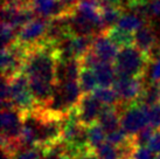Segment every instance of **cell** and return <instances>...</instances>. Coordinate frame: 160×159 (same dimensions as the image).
<instances>
[{
    "label": "cell",
    "instance_id": "5b68a950",
    "mask_svg": "<svg viewBox=\"0 0 160 159\" xmlns=\"http://www.w3.org/2000/svg\"><path fill=\"white\" fill-rule=\"evenodd\" d=\"M145 87H146L145 79H131V77L117 76L112 88L117 93L119 104L128 106L137 103L140 100Z\"/></svg>",
    "mask_w": 160,
    "mask_h": 159
},
{
    "label": "cell",
    "instance_id": "3957f363",
    "mask_svg": "<svg viewBox=\"0 0 160 159\" xmlns=\"http://www.w3.org/2000/svg\"><path fill=\"white\" fill-rule=\"evenodd\" d=\"M9 85H11V102L13 103L14 109L18 110L25 119L38 108L35 98L32 95L29 89L28 79L22 71L20 75L9 81Z\"/></svg>",
    "mask_w": 160,
    "mask_h": 159
},
{
    "label": "cell",
    "instance_id": "836d02e7",
    "mask_svg": "<svg viewBox=\"0 0 160 159\" xmlns=\"http://www.w3.org/2000/svg\"><path fill=\"white\" fill-rule=\"evenodd\" d=\"M158 88H159V94H160V83H158Z\"/></svg>",
    "mask_w": 160,
    "mask_h": 159
},
{
    "label": "cell",
    "instance_id": "2e32d148",
    "mask_svg": "<svg viewBox=\"0 0 160 159\" xmlns=\"http://www.w3.org/2000/svg\"><path fill=\"white\" fill-rule=\"evenodd\" d=\"M137 103H140L145 106H153L160 103V94L158 83H152V82L146 83V87L144 89L142 97Z\"/></svg>",
    "mask_w": 160,
    "mask_h": 159
},
{
    "label": "cell",
    "instance_id": "f546056e",
    "mask_svg": "<svg viewBox=\"0 0 160 159\" xmlns=\"http://www.w3.org/2000/svg\"><path fill=\"white\" fill-rule=\"evenodd\" d=\"M62 3L66 5V6H67L68 8L75 9L76 8V5L80 3V0H62Z\"/></svg>",
    "mask_w": 160,
    "mask_h": 159
},
{
    "label": "cell",
    "instance_id": "8992f818",
    "mask_svg": "<svg viewBox=\"0 0 160 159\" xmlns=\"http://www.w3.org/2000/svg\"><path fill=\"white\" fill-rule=\"evenodd\" d=\"M49 21L50 20H46L39 17L34 18L26 26L19 29L17 33V41L25 44L28 49L41 42H45L46 34L49 27Z\"/></svg>",
    "mask_w": 160,
    "mask_h": 159
},
{
    "label": "cell",
    "instance_id": "484cf974",
    "mask_svg": "<svg viewBox=\"0 0 160 159\" xmlns=\"http://www.w3.org/2000/svg\"><path fill=\"white\" fill-rule=\"evenodd\" d=\"M154 153L147 146H139L134 152L132 159H153Z\"/></svg>",
    "mask_w": 160,
    "mask_h": 159
},
{
    "label": "cell",
    "instance_id": "ffe728a7",
    "mask_svg": "<svg viewBox=\"0 0 160 159\" xmlns=\"http://www.w3.org/2000/svg\"><path fill=\"white\" fill-rule=\"evenodd\" d=\"M95 152L98 159H119L117 147L108 141H104L103 144H101L95 150Z\"/></svg>",
    "mask_w": 160,
    "mask_h": 159
},
{
    "label": "cell",
    "instance_id": "7c38bea8",
    "mask_svg": "<svg viewBox=\"0 0 160 159\" xmlns=\"http://www.w3.org/2000/svg\"><path fill=\"white\" fill-rule=\"evenodd\" d=\"M120 118H122V106L119 103L117 105H103L97 123L102 126L105 133L109 135L122 128Z\"/></svg>",
    "mask_w": 160,
    "mask_h": 159
},
{
    "label": "cell",
    "instance_id": "83f0119b",
    "mask_svg": "<svg viewBox=\"0 0 160 159\" xmlns=\"http://www.w3.org/2000/svg\"><path fill=\"white\" fill-rule=\"evenodd\" d=\"M147 147L153 153H157V155L160 153V130H156L154 135L152 136L151 141H148V144H147Z\"/></svg>",
    "mask_w": 160,
    "mask_h": 159
},
{
    "label": "cell",
    "instance_id": "d6986e66",
    "mask_svg": "<svg viewBox=\"0 0 160 159\" xmlns=\"http://www.w3.org/2000/svg\"><path fill=\"white\" fill-rule=\"evenodd\" d=\"M144 23H145V22L142 21V19L138 18L136 14L131 13V12H126V13L120 18V20L118 21V23H117V26L125 29V31L136 33Z\"/></svg>",
    "mask_w": 160,
    "mask_h": 159
},
{
    "label": "cell",
    "instance_id": "ac0fdd59",
    "mask_svg": "<svg viewBox=\"0 0 160 159\" xmlns=\"http://www.w3.org/2000/svg\"><path fill=\"white\" fill-rule=\"evenodd\" d=\"M92 95L102 103L103 105H117L119 103L117 93L113 88H102L98 87Z\"/></svg>",
    "mask_w": 160,
    "mask_h": 159
},
{
    "label": "cell",
    "instance_id": "52a82bcc",
    "mask_svg": "<svg viewBox=\"0 0 160 159\" xmlns=\"http://www.w3.org/2000/svg\"><path fill=\"white\" fill-rule=\"evenodd\" d=\"M33 11L36 17L46 20H66L75 14V9L68 8L62 0H34Z\"/></svg>",
    "mask_w": 160,
    "mask_h": 159
},
{
    "label": "cell",
    "instance_id": "ba28073f",
    "mask_svg": "<svg viewBox=\"0 0 160 159\" xmlns=\"http://www.w3.org/2000/svg\"><path fill=\"white\" fill-rule=\"evenodd\" d=\"M102 109L103 104L92 94L82 95L78 104L75 108L78 122L84 128H89L97 123Z\"/></svg>",
    "mask_w": 160,
    "mask_h": 159
},
{
    "label": "cell",
    "instance_id": "7402d4cb",
    "mask_svg": "<svg viewBox=\"0 0 160 159\" xmlns=\"http://www.w3.org/2000/svg\"><path fill=\"white\" fill-rule=\"evenodd\" d=\"M131 137H132L131 135H129L123 128H120L115 132L107 135V141L117 147V146L123 145L126 141H129L131 139Z\"/></svg>",
    "mask_w": 160,
    "mask_h": 159
},
{
    "label": "cell",
    "instance_id": "9a60e30c",
    "mask_svg": "<svg viewBox=\"0 0 160 159\" xmlns=\"http://www.w3.org/2000/svg\"><path fill=\"white\" fill-rule=\"evenodd\" d=\"M80 88L83 95L85 94H92L96 89L99 87L98 85L97 77L95 75V71L89 68L81 67L80 68Z\"/></svg>",
    "mask_w": 160,
    "mask_h": 159
},
{
    "label": "cell",
    "instance_id": "cb8c5ba5",
    "mask_svg": "<svg viewBox=\"0 0 160 159\" xmlns=\"http://www.w3.org/2000/svg\"><path fill=\"white\" fill-rule=\"evenodd\" d=\"M154 129L152 128L151 125H148L146 128L142 130L139 133H137L134 136V141H136V145L139 147V146H147L148 141H151L152 136L154 135Z\"/></svg>",
    "mask_w": 160,
    "mask_h": 159
},
{
    "label": "cell",
    "instance_id": "e0dca14e",
    "mask_svg": "<svg viewBox=\"0 0 160 159\" xmlns=\"http://www.w3.org/2000/svg\"><path fill=\"white\" fill-rule=\"evenodd\" d=\"M87 133H88V141H89L90 147L93 151L97 149L98 146L107 141V135L105 131L102 129V126L98 123L93 124L89 128H87Z\"/></svg>",
    "mask_w": 160,
    "mask_h": 159
},
{
    "label": "cell",
    "instance_id": "603a6c76",
    "mask_svg": "<svg viewBox=\"0 0 160 159\" xmlns=\"http://www.w3.org/2000/svg\"><path fill=\"white\" fill-rule=\"evenodd\" d=\"M148 123L153 129L160 130V103L153 106H146Z\"/></svg>",
    "mask_w": 160,
    "mask_h": 159
},
{
    "label": "cell",
    "instance_id": "4dcf8cb0",
    "mask_svg": "<svg viewBox=\"0 0 160 159\" xmlns=\"http://www.w3.org/2000/svg\"><path fill=\"white\" fill-rule=\"evenodd\" d=\"M104 3L107 4H110L112 6H118V7H123V0H103Z\"/></svg>",
    "mask_w": 160,
    "mask_h": 159
},
{
    "label": "cell",
    "instance_id": "d6a6232c",
    "mask_svg": "<svg viewBox=\"0 0 160 159\" xmlns=\"http://www.w3.org/2000/svg\"><path fill=\"white\" fill-rule=\"evenodd\" d=\"M153 159H160V153H159V155L154 156V158H153Z\"/></svg>",
    "mask_w": 160,
    "mask_h": 159
},
{
    "label": "cell",
    "instance_id": "5bb4252c",
    "mask_svg": "<svg viewBox=\"0 0 160 159\" xmlns=\"http://www.w3.org/2000/svg\"><path fill=\"white\" fill-rule=\"evenodd\" d=\"M95 75L97 77L98 85L102 88H112L117 75H116L115 67L111 63L99 62L96 68L93 69Z\"/></svg>",
    "mask_w": 160,
    "mask_h": 159
},
{
    "label": "cell",
    "instance_id": "44dd1931",
    "mask_svg": "<svg viewBox=\"0 0 160 159\" xmlns=\"http://www.w3.org/2000/svg\"><path fill=\"white\" fill-rule=\"evenodd\" d=\"M1 46L8 47L17 40V29L7 22H1Z\"/></svg>",
    "mask_w": 160,
    "mask_h": 159
},
{
    "label": "cell",
    "instance_id": "277c9868",
    "mask_svg": "<svg viewBox=\"0 0 160 159\" xmlns=\"http://www.w3.org/2000/svg\"><path fill=\"white\" fill-rule=\"evenodd\" d=\"M120 106H122L120 125L129 135L136 136L137 133L150 125L145 105L140 103H133L128 106L120 104Z\"/></svg>",
    "mask_w": 160,
    "mask_h": 159
},
{
    "label": "cell",
    "instance_id": "d4e9b609",
    "mask_svg": "<svg viewBox=\"0 0 160 159\" xmlns=\"http://www.w3.org/2000/svg\"><path fill=\"white\" fill-rule=\"evenodd\" d=\"M13 159H43V151L39 147L21 151Z\"/></svg>",
    "mask_w": 160,
    "mask_h": 159
},
{
    "label": "cell",
    "instance_id": "8fae6325",
    "mask_svg": "<svg viewBox=\"0 0 160 159\" xmlns=\"http://www.w3.org/2000/svg\"><path fill=\"white\" fill-rule=\"evenodd\" d=\"M91 50L101 62L113 64L120 49L115 44H112L103 32L93 36Z\"/></svg>",
    "mask_w": 160,
    "mask_h": 159
},
{
    "label": "cell",
    "instance_id": "7a4b0ae2",
    "mask_svg": "<svg viewBox=\"0 0 160 159\" xmlns=\"http://www.w3.org/2000/svg\"><path fill=\"white\" fill-rule=\"evenodd\" d=\"M154 61V59L142 53L136 47L120 49L113 67L116 75L118 77H131V79H145L148 67Z\"/></svg>",
    "mask_w": 160,
    "mask_h": 159
},
{
    "label": "cell",
    "instance_id": "6da1fadb",
    "mask_svg": "<svg viewBox=\"0 0 160 159\" xmlns=\"http://www.w3.org/2000/svg\"><path fill=\"white\" fill-rule=\"evenodd\" d=\"M60 60V47L46 41L29 48L23 74L28 79L29 89L38 106L47 108L56 94Z\"/></svg>",
    "mask_w": 160,
    "mask_h": 159
},
{
    "label": "cell",
    "instance_id": "30bf717a",
    "mask_svg": "<svg viewBox=\"0 0 160 159\" xmlns=\"http://www.w3.org/2000/svg\"><path fill=\"white\" fill-rule=\"evenodd\" d=\"M134 36H136V47L139 50H142V53L150 55L156 60L154 53H156V49L159 44V41H158L157 32L154 29L153 23L152 22L144 23L134 33Z\"/></svg>",
    "mask_w": 160,
    "mask_h": 159
},
{
    "label": "cell",
    "instance_id": "4fadbf2b",
    "mask_svg": "<svg viewBox=\"0 0 160 159\" xmlns=\"http://www.w3.org/2000/svg\"><path fill=\"white\" fill-rule=\"evenodd\" d=\"M104 33L108 36V39L110 40L112 44H115L119 49L129 48V47L136 46V36H134V33L125 31L123 28L118 27L117 25L108 28Z\"/></svg>",
    "mask_w": 160,
    "mask_h": 159
},
{
    "label": "cell",
    "instance_id": "4316f807",
    "mask_svg": "<svg viewBox=\"0 0 160 159\" xmlns=\"http://www.w3.org/2000/svg\"><path fill=\"white\" fill-rule=\"evenodd\" d=\"M152 83H160V58H157L151 64V80Z\"/></svg>",
    "mask_w": 160,
    "mask_h": 159
},
{
    "label": "cell",
    "instance_id": "f1b7e54d",
    "mask_svg": "<svg viewBox=\"0 0 160 159\" xmlns=\"http://www.w3.org/2000/svg\"><path fill=\"white\" fill-rule=\"evenodd\" d=\"M148 11L152 22L154 19H160V0H151L148 5Z\"/></svg>",
    "mask_w": 160,
    "mask_h": 159
},
{
    "label": "cell",
    "instance_id": "1f68e13d",
    "mask_svg": "<svg viewBox=\"0 0 160 159\" xmlns=\"http://www.w3.org/2000/svg\"><path fill=\"white\" fill-rule=\"evenodd\" d=\"M154 55H158V58H160V42H159V44H158V47H157ZM154 58H156V56H154Z\"/></svg>",
    "mask_w": 160,
    "mask_h": 159
},
{
    "label": "cell",
    "instance_id": "9c48e42d",
    "mask_svg": "<svg viewBox=\"0 0 160 159\" xmlns=\"http://www.w3.org/2000/svg\"><path fill=\"white\" fill-rule=\"evenodd\" d=\"M23 119L18 110H1V135L8 141L20 143Z\"/></svg>",
    "mask_w": 160,
    "mask_h": 159
}]
</instances>
